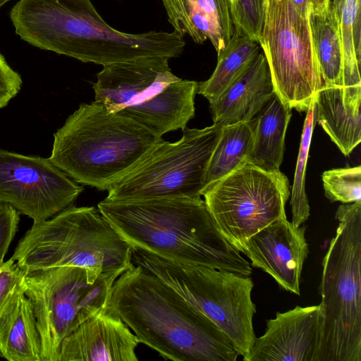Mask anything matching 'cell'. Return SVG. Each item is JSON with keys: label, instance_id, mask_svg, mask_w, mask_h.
Returning a JSON list of instances; mask_svg holds the SVG:
<instances>
[{"label": "cell", "instance_id": "6da1fadb", "mask_svg": "<svg viewBox=\"0 0 361 361\" xmlns=\"http://www.w3.org/2000/svg\"><path fill=\"white\" fill-rule=\"evenodd\" d=\"M97 208L133 247L175 262L252 274L250 263L223 235L201 197L105 198Z\"/></svg>", "mask_w": 361, "mask_h": 361}, {"label": "cell", "instance_id": "7a4b0ae2", "mask_svg": "<svg viewBox=\"0 0 361 361\" xmlns=\"http://www.w3.org/2000/svg\"><path fill=\"white\" fill-rule=\"evenodd\" d=\"M108 307L165 360L235 361L239 356L210 319L140 265L116 279Z\"/></svg>", "mask_w": 361, "mask_h": 361}, {"label": "cell", "instance_id": "3957f363", "mask_svg": "<svg viewBox=\"0 0 361 361\" xmlns=\"http://www.w3.org/2000/svg\"><path fill=\"white\" fill-rule=\"evenodd\" d=\"M162 140L94 100L81 104L54 134L49 159L78 183L108 190Z\"/></svg>", "mask_w": 361, "mask_h": 361}, {"label": "cell", "instance_id": "277c9868", "mask_svg": "<svg viewBox=\"0 0 361 361\" xmlns=\"http://www.w3.org/2000/svg\"><path fill=\"white\" fill-rule=\"evenodd\" d=\"M133 247L94 207H68L34 222L12 259L26 272L54 267H84L119 276L134 267Z\"/></svg>", "mask_w": 361, "mask_h": 361}, {"label": "cell", "instance_id": "5b68a950", "mask_svg": "<svg viewBox=\"0 0 361 361\" xmlns=\"http://www.w3.org/2000/svg\"><path fill=\"white\" fill-rule=\"evenodd\" d=\"M322 260L321 340L316 361H361V202L340 205Z\"/></svg>", "mask_w": 361, "mask_h": 361}, {"label": "cell", "instance_id": "8992f818", "mask_svg": "<svg viewBox=\"0 0 361 361\" xmlns=\"http://www.w3.org/2000/svg\"><path fill=\"white\" fill-rule=\"evenodd\" d=\"M169 61L157 57L104 66L92 84L94 100L160 136L183 129L195 116L198 82L175 75Z\"/></svg>", "mask_w": 361, "mask_h": 361}, {"label": "cell", "instance_id": "52a82bcc", "mask_svg": "<svg viewBox=\"0 0 361 361\" xmlns=\"http://www.w3.org/2000/svg\"><path fill=\"white\" fill-rule=\"evenodd\" d=\"M132 261L167 283L210 319L247 361L256 339L252 324L256 306L250 276L212 267L169 260L133 247Z\"/></svg>", "mask_w": 361, "mask_h": 361}, {"label": "cell", "instance_id": "ba28073f", "mask_svg": "<svg viewBox=\"0 0 361 361\" xmlns=\"http://www.w3.org/2000/svg\"><path fill=\"white\" fill-rule=\"evenodd\" d=\"M117 278L74 266L25 273L24 293L33 307L41 336L42 361H59L64 338L84 322L108 308Z\"/></svg>", "mask_w": 361, "mask_h": 361}, {"label": "cell", "instance_id": "9c48e42d", "mask_svg": "<svg viewBox=\"0 0 361 361\" xmlns=\"http://www.w3.org/2000/svg\"><path fill=\"white\" fill-rule=\"evenodd\" d=\"M222 126L182 129L181 138L164 140L107 191L110 200L158 197L200 198L213 150Z\"/></svg>", "mask_w": 361, "mask_h": 361}, {"label": "cell", "instance_id": "30bf717a", "mask_svg": "<svg viewBox=\"0 0 361 361\" xmlns=\"http://www.w3.org/2000/svg\"><path fill=\"white\" fill-rule=\"evenodd\" d=\"M201 195L223 235L242 252L252 235L286 218L290 190L287 176L279 169L247 161L207 185Z\"/></svg>", "mask_w": 361, "mask_h": 361}, {"label": "cell", "instance_id": "8fae6325", "mask_svg": "<svg viewBox=\"0 0 361 361\" xmlns=\"http://www.w3.org/2000/svg\"><path fill=\"white\" fill-rule=\"evenodd\" d=\"M259 44L274 92L291 109L306 112L322 85L309 17L289 0H266Z\"/></svg>", "mask_w": 361, "mask_h": 361}, {"label": "cell", "instance_id": "7c38bea8", "mask_svg": "<svg viewBox=\"0 0 361 361\" xmlns=\"http://www.w3.org/2000/svg\"><path fill=\"white\" fill-rule=\"evenodd\" d=\"M83 187L49 158L0 149V202L34 222L47 220L72 206Z\"/></svg>", "mask_w": 361, "mask_h": 361}, {"label": "cell", "instance_id": "4fadbf2b", "mask_svg": "<svg viewBox=\"0 0 361 361\" xmlns=\"http://www.w3.org/2000/svg\"><path fill=\"white\" fill-rule=\"evenodd\" d=\"M306 226H295L287 219L277 220L252 235L242 252L254 267L272 276L284 290L300 294L302 267L309 253Z\"/></svg>", "mask_w": 361, "mask_h": 361}, {"label": "cell", "instance_id": "5bb4252c", "mask_svg": "<svg viewBox=\"0 0 361 361\" xmlns=\"http://www.w3.org/2000/svg\"><path fill=\"white\" fill-rule=\"evenodd\" d=\"M322 328L320 306H296L267 321L247 361H316Z\"/></svg>", "mask_w": 361, "mask_h": 361}, {"label": "cell", "instance_id": "9a60e30c", "mask_svg": "<svg viewBox=\"0 0 361 361\" xmlns=\"http://www.w3.org/2000/svg\"><path fill=\"white\" fill-rule=\"evenodd\" d=\"M139 343L137 336L108 307L64 338L59 361H137Z\"/></svg>", "mask_w": 361, "mask_h": 361}, {"label": "cell", "instance_id": "2e32d148", "mask_svg": "<svg viewBox=\"0 0 361 361\" xmlns=\"http://www.w3.org/2000/svg\"><path fill=\"white\" fill-rule=\"evenodd\" d=\"M274 92L269 68L262 51L209 104L214 124L224 126L252 120Z\"/></svg>", "mask_w": 361, "mask_h": 361}, {"label": "cell", "instance_id": "e0dca14e", "mask_svg": "<svg viewBox=\"0 0 361 361\" xmlns=\"http://www.w3.org/2000/svg\"><path fill=\"white\" fill-rule=\"evenodd\" d=\"M0 355L9 361H42L41 336L23 282L0 313Z\"/></svg>", "mask_w": 361, "mask_h": 361}, {"label": "cell", "instance_id": "ac0fdd59", "mask_svg": "<svg viewBox=\"0 0 361 361\" xmlns=\"http://www.w3.org/2000/svg\"><path fill=\"white\" fill-rule=\"evenodd\" d=\"M291 109L274 92L251 120L253 147L248 161L267 169H279Z\"/></svg>", "mask_w": 361, "mask_h": 361}, {"label": "cell", "instance_id": "d6986e66", "mask_svg": "<svg viewBox=\"0 0 361 361\" xmlns=\"http://www.w3.org/2000/svg\"><path fill=\"white\" fill-rule=\"evenodd\" d=\"M338 20L343 54V102L346 108L360 109V0H330Z\"/></svg>", "mask_w": 361, "mask_h": 361}, {"label": "cell", "instance_id": "ffe728a7", "mask_svg": "<svg viewBox=\"0 0 361 361\" xmlns=\"http://www.w3.org/2000/svg\"><path fill=\"white\" fill-rule=\"evenodd\" d=\"M316 121L345 156L361 142L360 110L347 109L341 86L322 85L314 96Z\"/></svg>", "mask_w": 361, "mask_h": 361}, {"label": "cell", "instance_id": "44dd1931", "mask_svg": "<svg viewBox=\"0 0 361 361\" xmlns=\"http://www.w3.org/2000/svg\"><path fill=\"white\" fill-rule=\"evenodd\" d=\"M174 31L197 44L209 40L217 54L226 42L215 0H161Z\"/></svg>", "mask_w": 361, "mask_h": 361}, {"label": "cell", "instance_id": "7402d4cb", "mask_svg": "<svg viewBox=\"0 0 361 361\" xmlns=\"http://www.w3.org/2000/svg\"><path fill=\"white\" fill-rule=\"evenodd\" d=\"M309 23L322 84L342 87L343 47L338 20L330 1L326 10L310 12Z\"/></svg>", "mask_w": 361, "mask_h": 361}, {"label": "cell", "instance_id": "603a6c76", "mask_svg": "<svg viewBox=\"0 0 361 361\" xmlns=\"http://www.w3.org/2000/svg\"><path fill=\"white\" fill-rule=\"evenodd\" d=\"M256 41L238 30L233 35L225 47L217 54V64L210 78L198 82L197 93L213 103L231 82L262 51Z\"/></svg>", "mask_w": 361, "mask_h": 361}, {"label": "cell", "instance_id": "cb8c5ba5", "mask_svg": "<svg viewBox=\"0 0 361 361\" xmlns=\"http://www.w3.org/2000/svg\"><path fill=\"white\" fill-rule=\"evenodd\" d=\"M252 147L251 120L222 126L207 166L204 180V188L248 161Z\"/></svg>", "mask_w": 361, "mask_h": 361}, {"label": "cell", "instance_id": "d4e9b609", "mask_svg": "<svg viewBox=\"0 0 361 361\" xmlns=\"http://www.w3.org/2000/svg\"><path fill=\"white\" fill-rule=\"evenodd\" d=\"M317 123L314 109V97L306 111L301 135L299 152L295 171L293 185L290 193L293 224L298 227L310 216V205L305 191V173L312 133Z\"/></svg>", "mask_w": 361, "mask_h": 361}, {"label": "cell", "instance_id": "484cf974", "mask_svg": "<svg viewBox=\"0 0 361 361\" xmlns=\"http://www.w3.org/2000/svg\"><path fill=\"white\" fill-rule=\"evenodd\" d=\"M322 180L326 197L343 204L361 202V166L325 171Z\"/></svg>", "mask_w": 361, "mask_h": 361}, {"label": "cell", "instance_id": "4316f807", "mask_svg": "<svg viewBox=\"0 0 361 361\" xmlns=\"http://www.w3.org/2000/svg\"><path fill=\"white\" fill-rule=\"evenodd\" d=\"M266 0H235L230 12L234 30L259 43L264 20Z\"/></svg>", "mask_w": 361, "mask_h": 361}, {"label": "cell", "instance_id": "83f0119b", "mask_svg": "<svg viewBox=\"0 0 361 361\" xmlns=\"http://www.w3.org/2000/svg\"><path fill=\"white\" fill-rule=\"evenodd\" d=\"M25 273L12 258L0 265V313L13 293L23 282Z\"/></svg>", "mask_w": 361, "mask_h": 361}, {"label": "cell", "instance_id": "f1b7e54d", "mask_svg": "<svg viewBox=\"0 0 361 361\" xmlns=\"http://www.w3.org/2000/svg\"><path fill=\"white\" fill-rule=\"evenodd\" d=\"M20 213L8 204L0 202V265L18 230Z\"/></svg>", "mask_w": 361, "mask_h": 361}, {"label": "cell", "instance_id": "f546056e", "mask_svg": "<svg viewBox=\"0 0 361 361\" xmlns=\"http://www.w3.org/2000/svg\"><path fill=\"white\" fill-rule=\"evenodd\" d=\"M23 84L20 75L14 71L0 54V109L7 106L15 97Z\"/></svg>", "mask_w": 361, "mask_h": 361}, {"label": "cell", "instance_id": "4dcf8cb0", "mask_svg": "<svg viewBox=\"0 0 361 361\" xmlns=\"http://www.w3.org/2000/svg\"><path fill=\"white\" fill-rule=\"evenodd\" d=\"M215 2L219 10L222 30L227 44L234 32L230 12V1L229 0H215Z\"/></svg>", "mask_w": 361, "mask_h": 361}, {"label": "cell", "instance_id": "1f68e13d", "mask_svg": "<svg viewBox=\"0 0 361 361\" xmlns=\"http://www.w3.org/2000/svg\"><path fill=\"white\" fill-rule=\"evenodd\" d=\"M297 12L302 17L308 18L311 12L310 0H289Z\"/></svg>", "mask_w": 361, "mask_h": 361}, {"label": "cell", "instance_id": "d6a6232c", "mask_svg": "<svg viewBox=\"0 0 361 361\" xmlns=\"http://www.w3.org/2000/svg\"><path fill=\"white\" fill-rule=\"evenodd\" d=\"M330 0H310L311 11L322 12L329 8Z\"/></svg>", "mask_w": 361, "mask_h": 361}, {"label": "cell", "instance_id": "836d02e7", "mask_svg": "<svg viewBox=\"0 0 361 361\" xmlns=\"http://www.w3.org/2000/svg\"><path fill=\"white\" fill-rule=\"evenodd\" d=\"M10 0H0V7H1L4 4L8 2Z\"/></svg>", "mask_w": 361, "mask_h": 361}, {"label": "cell", "instance_id": "e575fe53", "mask_svg": "<svg viewBox=\"0 0 361 361\" xmlns=\"http://www.w3.org/2000/svg\"><path fill=\"white\" fill-rule=\"evenodd\" d=\"M229 1H230V5L231 6L234 3L235 0H229ZM230 8H231V6H230Z\"/></svg>", "mask_w": 361, "mask_h": 361}]
</instances>
